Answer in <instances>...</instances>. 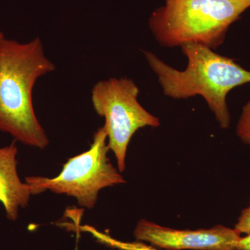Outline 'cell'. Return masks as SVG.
Here are the masks:
<instances>
[{
  "label": "cell",
  "mask_w": 250,
  "mask_h": 250,
  "mask_svg": "<svg viewBox=\"0 0 250 250\" xmlns=\"http://www.w3.org/2000/svg\"><path fill=\"white\" fill-rule=\"evenodd\" d=\"M4 34H3L2 32H1V31H0V39H2V38H4Z\"/></svg>",
  "instance_id": "7c38bea8"
},
{
  "label": "cell",
  "mask_w": 250,
  "mask_h": 250,
  "mask_svg": "<svg viewBox=\"0 0 250 250\" xmlns=\"http://www.w3.org/2000/svg\"><path fill=\"white\" fill-rule=\"evenodd\" d=\"M18 150L16 141L0 147V202L4 206L6 217L16 221L20 207L25 208L32 195L30 186L22 183L18 176Z\"/></svg>",
  "instance_id": "52a82bcc"
},
{
  "label": "cell",
  "mask_w": 250,
  "mask_h": 250,
  "mask_svg": "<svg viewBox=\"0 0 250 250\" xmlns=\"http://www.w3.org/2000/svg\"><path fill=\"white\" fill-rule=\"evenodd\" d=\"M237 250H250V234L241 237L238 242Z\"/></svg>",
  "instance_id": "8fae6325"
},
{
  "label": "cell",
  "mask_w": 250,
  "mask_h": 250,
  "mask_svg": "<svg viewBox=\"0 0 250 250\" xmlns=\"http://www.w3.org/2000/svg\"><path fill=\"white\" fill-rule=\"evenodd\" d=\"M235 230L239 233L250 234V205L247 208L241 211V215L238 217V221L234 227Z\"/></svg>",
  "instance_id": "30bf717a"
},
{
  "label": "cell",
  "mask_w": 250,
  "mask_h": 250,
  "mask_svg": "<svg viewBox=\"0 0 250 250\" xmlns=\"http://www.w3.org/2000/svg\"><path fill=\"white\" fill-rule=\"evenodd\" d=\"M55 68L39 38L25 43L0 39V131L26 146L42 149L48 146L32 95L37 80Z\"/></svg>",
  "instance_id": "6da1fadb"
},
{
  "label": "cell",
  "mask_w": 250,
  "mask_h": 250,
  "mask_svg": "<svg viewBox=\"0 0 250 250\" xmlns=\"http://www.w3.org/2000/svg\"><path fill=\"white\" fill-rule=\"evenodd\" d=\"M75 250H78V248H76V249H75Z\"/></svg>",
  "instance_id": "4fadbf2b"
},
{
  "label": "cell",
  "mask_w": 250,
  "mask_h": 250,
  "mask_svg": "<svg viewBox=\"0 0 250 250\" xmlns=\"http://www.w3.org/2000/svg\"><path fill=\"white\" fill-rule=\"evenodd\" d=\"M250 8V0H165L153 11L149 27L163 47L195 43L214 50Z\"/></svg>",
  "instance_id": "3957f363"
},
{
  "label": "cell",
  "mask_w": 250,
  "mask_h": 250,
  "mask_svg": "<svg viewBox=\"0 0 250 250\" xmlns=\"http://www.w3.org/2000/svg\"><path fill=\"white\" fill-rule=\"evenodd\" d=\"M187 65L177 70L149 51H143L149 67L157 77L164 95L187 100L200 95L205 100L222 129L231 125L227 97L236 87L250 83V71L229 57L200 44L181 47Z\"/></svg>",
  "instance_id": "7a4b0ae2"
},
{
  "label": "cell",
  "mask_w": 250,
  "mask_h": 250,
  "mask_svg": "<svg viewBox=\"0 0 250 250\" xmlns=\"http://www.w3.org/2000/svg\"><path fill=\"white\" fill-rule=\"evenodd\" d=\"M77 230L79 231H84L91 233L92 235L98 241L101 242L104 244L111 247V248H116L119 250H161L158 249L156 247L152 246V245H147L142 241L136 242H124L118 241L112 237L100 232L95 228L90 226H80V225L77 227Z\"/></svg>",
  "instance_id": "ba28073f"
},
{
  "label": "cell",
  "mask_w": 250,
  "mask_h": 250,
  "mask_svg": "<svg viewBox=\"0 0 250 250\" xmlns=\"http://www.w3.org/2000/svg\"><path fill=\"white\" fill-rule=\"evenodd\" d=\"M137 241L165 250H237L241 239L234 229L219 225L208 229H177L141 219L134 230Z\"/></svg>",
  "instance_id": "8992f818"
},
{
  "label": "cell",
  "mask_w": 250,
  "mask_h": 250,
  "mask_svg": "<svg viewBox=\"0 0 250 250\" xmlns=\"http://www.w3.org/2000/svg\"><path fill=\"white\" fill-rule=\"evenodd\" d=\"M108 150L107 134L102 126L94 134L90 149L69 159L58 176L28 177L26 183L30 186L32 195L50 190L75 197L79 205L90 209L95 207L102 189L126 183L110 161Z\"/></svg>",
  "instance_id": "277c9868"
},
{
  "label": "cell",
  "mask_w": 250,
  "mask_h": 250,
  "mask_svg": "<svg viewBox=\"0 0 250 250\" xmlns=\"http://www.w3.org/2000/svg\"><path fill=\"white\" fill-rule=\"evenodd\" d=\"M236 133L242 142L250 145V100L244 105L237 123Z\"/></svg>",
  "instance_id": "9c48e42d"
},
{
  "label": "cell",
  "mask_w": 250,
  "mask_h": 250,
  "mask_svg": "<svg viewBox=\"0 0 250 250\" xmlns=\"http://www.w3.org/2000/svg\"><path fill=\"white\" fill-rule=\"evenodd\" d=\"M138 85L127 77L100 81L94 85L91 100L95 112L105 119L109 150L114 154L118 170L124 172L130 141L138 130L160 126L159 118L138 100Z\"/></svg>",
  "instance_id": "5b68a950"
}]
</instances>
